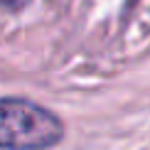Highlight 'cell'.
Wrapping results in <instances>:
<instances>
[{"label": "cell", "mask_w": 150, "mask_h": 150, "mask_svg": "<svg viewBox=\"0 0 150 150\" xmlns=\"http://www.w3.org/2000/svg\"><path fill=\"white\" fill-rule=\"evenodd\" d=\"M27 3H30V0H0V5H3L5 10H20Z\"/></svg>", "instance_id": "cell-2"}, {"label": "cell", "mask_w": 150, "mask_h": 150, "mask_svg": "<svg viewBox=\"0 0 150 150\" xmlns=\"http://www.w3.org/2000/svg\"><path fill=\"white\" fill-rule=\"evenodd\" d=\"M64 135V126L52 111L25 98H0V148L47 150Z\"/></svg>", "instance_id": "cell-1"}]
</instances>
